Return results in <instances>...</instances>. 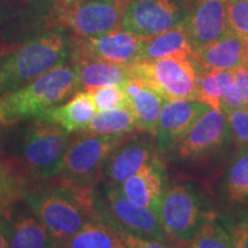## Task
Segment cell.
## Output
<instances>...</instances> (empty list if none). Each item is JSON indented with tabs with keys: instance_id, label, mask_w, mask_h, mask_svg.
Segmentation results:
<instances>
[{
	"instance_id": "cell-1",
	"label": "cell",
	"mask_w": 248,
	"mask_h": 248,
	"mask_svg": "<svg viewBox=\"0 0 248 248\" xmlns=\"http://www.w3.org/2000/svg\"><path fill=\"white\" fill-rule=\"evenodd\" d=\"M28 208L61 244L97 217L91 187L60 184L42 185L23 191Z\"/></svg>"
},
{
	"instance_id": "cell-2",
	"label": "cell",
	"mask_w": 248,
	"mask_h": 248,
	"mask_svg": "<svg viewBox=\"0 0 248 248\" xmlns=\"http://www.w3.org/2000/svg\"><path fill=\"white\" fill-rule=\"evenodd\" d=\"M71 59V40L61 29L43 31L0 59V97Z\"/></svg>"
},
{
	"instance_id": "cell-3",
	"label": "cell",
	"mask_w": 248,
	"mask_h": 248,
	"mask_svg": "<svg viewBox=\"0 0 248 248\" xmlns=\"http://www.w3.org/2000/svg\"><path fill=\"white\" fill-rule=\"evenodd\" d=\"M76 92H78V85L74 68L66 64L54 68L0 97V125L39 119Z\"/></svg>"
},
{
	"instance_id": "cell-4",
	"label": "cell",
	"mask_w": 248,
	"mask_h": 248,
	"mask_svg": "<svg viewBox=\"0 0 248 248\" xmlns=\"http://www.w3.org/2000/svg\"><path fill=\"white\" fill-rule=\"evenodd\" d=\"M69 145L68 133L60 126L36 119L21 133L16 175L47 181L60 175Z\"/></svg>"
},
{
	"instance_id": "cell-5",
	"label": "cell",
	"mask_w": 248,
	"mask_h": 248,
	"mask_svg": "<svg viewBox=\"0 0 248 248\" xmlns=\"http://www.w3.org/2000/svg\"><path fill=\"white\" fill-rule=\"evenodd\" d=\"M93 207L98 218L116 233L128 232L138 237L172 244L161 226L156 213L130 202L119 186L106 184L102 198L93 193Z\"/></svg>"
},
{
	"instance_id": "cell-6",
	"label": "cell",
	"mask_w": 248,
	"mask_h": 248,
	"mask_svg": "<svg viewBox=\"0 0 248 248\" xmlns=\"http://www.w3.org/2000/svg\"><path fill=\"white\" fill-rule=\"evenodd\" d=\"M133 77H139L166 100H198V68L193 55H173L132 64Z\"/></svg>"
},
{
	"instance_id": "cell-7",
	"label": "cell",
	"mask_w": 248,
	"mask_h": 248,
	"mask_svg": "<svg viewBox=\"0 0 248 248\" xmlns=\"http://www.w3.org/2000/svg\"><path fill=\"white\" fill-rule=\"evenodd\" d=\"M161 226L172 244L185 247L208 216L198 194L186 185H172L163 191L155 209Z\"/></svg>"
},
{
	"instance_id": "cell-8",
	"label": "cell",
	"mask_w": 248,
	"mask_h": 248,
	"mask_svg": "<svg viewBox=\"0 0 248 248\" xmlns=\"http://www.w3.org/2000/svg\"><path fill=\"white\" fill-rule=\"evenodd\" d=\"M128 137L129 135L100 136L82 132L68 145L59 175L62 182L90 187L93 179L100 173L110 152Z\"/></svg>"
},
{
	"instance_id": "cell-9",
	"label": "cell",
	"mask_w": 248,
	"mask_h": 248,
	"mask_svg": "<svg viewBox=\"0 0 248 248\" xmlns=\"http://www.w3.org/2000/svg\"><path fill=\"white\" fill-rule=\"evenodd\" d=\"M126 5L121 0H73L62 5L57 24L76 38L97 37L121 29Z\"/></svg>"
},
{
	"instance_id": "cell-10",
	"label": "cell",
	"mask_w": 248,
	"mask_h": 248,
	"mask_svg": "<svg viewBox=\"0 0 248 248\" xmlns=\"http://www.w3.org/2000/svg\"><path fill=\"white\" fill-rule=\"evenodd\" d=\"M184 0H133L128 2L121 29L147 39L184 26Z\"/></svg>"
},
{
	"instance_id": "cell-11",
	"label": "cell",
	"mask_w": 248,
	"mask_h": 248,
	"mask_svg": "<svg viewBox=\"0 0 248 248\" xmlns=\"http://www.w3.org/2000/svg\"><path fill=\"white\" fill-rule=\"evenodd\" d=\"M144 42V38L122 29L90 38H75L71 42V59H92L129 66L140 61Z\"/></svg>"
},
{
	"instance_id": "cell-12",
	"label": "cell",
	"mask_w": 248,
	"mask_h": 248,
	"mask_svg": "<svg viewBox=\"0 0 248 248\" xmlns=\"http://www.w3.org/2000/svg\"><path fill=\"white\" fill-rule=\"evenodd\" d=\"M231 140L225 114L210 107L173 146L183 160H194L212 154Z\"/></svg>"
},
{
	"instance_id": "cell-13",
	"label": "cell",
	"mask_w": 248,
	"mask_h": 248,
	"mask_svg": "<svg viewBox=\"0 0 248 248\" xmlns=\"http://www.w3.org/2000/svg\"><path fill=\"white\" fill-rule=\"evenodd\" d=\"M184 29L192 49L197 51L230 32L225 0H184Z\"/></svg>"
},
{
	"instance_id": "cell-14",
	"label": "cell",
	"mask_w": 248,
	"mask_h": 248,
	"mask_svg": "<svg viewBox=\"0 0 248 248\" xmlns=\"http://www.w3.org/2000/svg\"><path fill=\"white\" fill-rule=\"evenodd\" d=\"M156 159L155 148L146 138H126L108 155L102 166V177L108 185L120 186Z\"/></svg>"
},
{
	"instance_id": "cell-15",
	"label": "cell",
	"mask_w": 248,
	"mask_h": 248,
	"mask_svg": "<svg viewBox=\"0 0 248 248\" xmlns=\"http://www.w3.org/2000/svg\"><path fill=\"white\" fill-rule=\"evenodd\" d=\"M209 108L204 102L194 99H171L164 101L153 135L157 150L163 152L175 146L195 121Z\"/></svg>"
},
{
	"instance_id": "cell-16",
	"label": "cell",
	"mask_w": 248,
	"mask_h": 248,
	"mask_svg": "<svg viewBox=\"0 0 248 248\" xmlns=\"http://www.w3.org/2000/svg\"><path fill=\"white\" fill-rule=\"evenodd\" d=\"M8 248H63L32 213H2Z\"/></svg>"
},
{
	"instance_id": "cell-17",
	"label": "cell",
	"mask_w": 248,
	"mask_h": 248,
	"mask_svg": "<svg viewBox=\"0 0 248 248\" xmlns=\"http://www.w3.org/2000/svg\"><path fill=\"white\" fill-rule=\"evenodd\" d=\"M247 40L233 32L193 52V59L206 69L233 70L245 64Z\"/></svg>"
},
{
	"instance_id": "cell-18",
	"label": "cell",
	"mask_w": 248,
	"mask_h": 248,
	"mask_svg": "<svg viewBox=\"0 0 248 248\" xmlns=\"http://www.w3.org/2000/svg\"><path fill=\"white\" fill-rule=\"evenodd\" d=\"M131 66L92 59H76L73 68L76 74L78 91H92L102 86L124 84L133 77Z\"/></svg>"
},
{
	"instance_id": "cell-19",
	"label": "cell",
	"mask_w": 248,
	"mask_h": 248,
	"mask_svg": "<svg viewBox=\"0 0 248 248\" xmlns=\"http://www.w3.org/2000/svg\"><path fill=\"white\" fill-rule=\"evenodd\" d=\"M119 187L130 202L155 212L164 191L163 168L159 160L124 181Z\"/></svg>"
},
{
	"instance_id": "cell-20",
	"label": "cell",
	"mask_w": 248,
	"mask_h": 248,
	"mask_svg": "<svg viewBox=\"0 0 248 248\" xmlns=\"http://www.w3.org/2000/svg\"><path fill=\"white\" fill-rule=\"evenodd\" d=\"M94 105L89 92L78 91L66 104L58 105L39 117L60 126L68 135L77 131H84L95 115Z\"/></svg>"
},
{
	"instance_id": "cell-21",
	"label": "cell",
	"mask_w": 248,
	"mask_h": 248,
	"mask_svg": "<svg viewBox=\"0 0 248 248\" xmlns=\"http://www.w3.org/2000/svg\"><path fill=\"white\" fill-rule=\"evenodd\" d=\"M173 55H193L184 26L145 39L140 61H155Z\"/></svg>"
},
{
	"instance_id": "cell-22",
	"label": "cell",
	"mask_w": 248,
	"mask_h": 248,
	"mask_svg": "<svg viewBox=\"0 0 248 248\" xmlns=\"http://www.w3.org/2000/svg\"><path fill=\"white\" fill-rule=\"evenodd\" d=\"M164 101L166 99L147 84L128 98V107L135 116L138 130L154 135Z\"/></svg>"
},
{
	"instance_id": "cell-23",
	"label": "cell",
	"mask_w": 248,
	"mask_h": 248,
	"mask_svg": "<svg viewBox=\"0 0 248 248\" xmlns=\"http://www.w3.org/2000/svg\"><path fill=\"white\" fill-rule=\"evenodd\" d=\"M199 64V63H198ZM198 68V100L209 107L221 110V101L230 91L234 82L233 70L206 69Z\"/></svg>"
},
{
	"instance_id": "cell-24",
	"label": "cell",
	"mask_w": 248,
	"mask_h": 248,
	"mask_svg": "<svg viewBox=\"0 0 248 248\" xmlns=\"http://www.w3.org/2000/svg\"><path fill=\"white\" fill-rule=\"evenodd\" d=\"M63 248H124L120 235L94 217L64 244Z\"/></svg>"
},
{
	"instance_id": "cell-25",
	"label": "cell",
	"mask_w": 248,
	"mask_h": 248,
	"mask_svg": "<svg viewBox=\"0 0 248 248\" xmlns=\"http://www.w3.org/2000/svg\"><path fill=\"white\" fill-rule=\"evenodd\" d=\"M138 130L137 122L129 107L98 111L84 133L100 136H124Z\"/></svg>"
},
{
	"instance_id": "cell-26",
	"label": "cell",
	"mask_w": 248,
	"mask_h": 248,
	"mask_svg": "<svg viewBox=\"0 0 248 248\" xmlns=\"http://www.w3.org/2000/svg\"><path fill=\"white\" fill-rule=\"evenodd\" d=\"M225 192L233 202L248 200V146L240 147L225 176Z\"/></svg>"
},
{
	"instance_id": "cell-27",
	"label": "cell",
	"mask_w": 248,
	"mask_h": 248,
	"mask_svg": "<svg viewBox=\"0 0 248 248\" xmlns=\"http://www.w3.org/2000/svg\"><path fill=\"white\" fill-rule=\"evenodd\" d=\"M183 248H234L226 226L208 214L193 239Z\"/></svg>"
},
{
	"instance_id": "cell-28",
	"label": "cell",
	"mask_w": 248,
	"mask_h": 248,
	"mask_svg": "<svg viewBox=\"0 0 248 248\" xmlns=\"http://www.w3.org/2000/svg\"><path fill=\"white\" fill-rule=\"evenodd\" d=\"M233 74V85L221 101V110L224 114L248 105V67L244 64L235 68Z\"/></svg>"
},
{
	"instance_id": "cell-29",
	"label": "cell",
	"mask_w": 248,
	"mask_h": 248,
	"mask_svg": "<svg viewBox=\"0 0 248 248\" xmlns=\"http://www.w3.org/2000/svg\"><path fill=\"white\" fill-rule=\"evenodd\" d=\"M14 170L0 162V215L23 194V186Z\"/></svg>"
},
{
	"instance_id": "cell-30",
	"label": "cell",
	"mask_w": 248,
	"mask_h": 248,
	"mask_svg": "<svg viewBox=\"0 0 248 248\" xmlns=\"http://www.w3.org/2000/svg\"><path fill=\"white\" fill-rule=\"evenodd\" d=\"M86 92H89L97 113L98 111L115 109V108L128 107V98L124 92L123 84L102 86V88Z\"/></svg>"
},
{
	"instance_id": "cell-31",
	"label": "cell",
	"mask_w": 248,
	"mask_h": 248,
	"mask_svg": "<svg viewBox=\"0 0 248 248\" xmlns=\"http://www.w3.org/2000/svg\"><path fill=\"white\" fill-rule=\"evenodd\" d=\"M229 30L248 42V0H225Z\"/></svg>"
},
{
	"instance_id": "cell-32",
	"label": "cell",
	"mask_w": 248,
	"mask_h": 248,
	"mask_svg": "<svg viewBox=\"0 0 248 248\" xmlns=\"http://www.w3.org/2000/svg\"><path fill=\"white\" fill-rule=\"evenodd\" d=\"M230 129L231 140L238 147L248 146V106L225 114Z\"/></svg>"
},
{
	"instance_id": "cell-33",
	"label": "cell",
	"mask_w": 248,
	"mask_h": 248,
	"mask_svg": "<svg viewBox=\"0 0 248 248\" xmlns=\"http://www.w3.org/2000/svg\"><path fill=\"white\" fill-rule=\"evenodd\" d=\"M29 0H0V31L16 23L26 14Z\"/></svg>"
},
{
	"instance_id": "cell-34",
	"label": "cell",
	"mask_w": 248,
	"mask_h": 248,
	"mask_svg": "<svg viewBox=\"0 0 248 248\" xmlns=\"http://www.w3.org/2000/svg\"><path fill=\"white\" fill-rule=\"evenodd\" d=\"M224 225L231 235L234 248H248V210L238 213Z\"/></svg>"
},
{
	"instance_id": "cell-35",
	"label": "cell",
	"mask_w": 248,
	"mask_h": 248,
	"mask_svg": "<svg viewBox=\"0 0 248 248\" xmlns=\"http://www.w3.org/2000/svg\"><path fill=\"white\" fill-rule=\"evenodd\" d=\"M117 234L120 235L124 248H175L170 243L138 237L128 232H119Z\"/></svg>"
},
{
	"instance_id": "cell-36",
	"label": "cell",
	"mask_w": 248,
	"mask_h": 248,
	"mask_svg": "<svg viewBox=\"0 0 248 248\" xmlns=\"http://www.w3.org/2000/svg\"><path fill=\"white\" fill-rule=\"evenodd\" d=\"M0 248H8L7 234H6V224L2 215H0Z\"/></svg>"
},
{
	"instance_id": "cell-37",
	"label": "cell",
	"mask_w": 248,
	"mask_h": 248,
	"mask_svg": "<svg viewBox=\"0 0 248 248\" xmlns=\"http://www.w3.org/2000/svg\"><path fill=\"white\" fill-rule=\"evenodd\" d=\"M245 64L248 67V43L246 46V53H245Z\"/></svg>"
},
{
	"instance_id": "cell-38",
	"label": "cell",
	"mask_w": 248,
	"mask_h": 248,
	"mask_svg": "<svg viewBox=\"0 0 248 248\" xmlns=\"http://www.w3.org/2000/svg\"><path fill=\"white\" fill-rule=\"evenodd\" d=\"M121 1H124V2H130V1H133V0H121Z\"/></svg>"
},
{
	"instance_id": "cell-39",
	"label": "cell",
	"mask_w": 248,
	"mask_h": 248,
	"mask_svg": "<svg viewBox=\"0 0 248 248\" xmlns=\"http://www.w3.org/2000/svg\"><path fill=\"white\" fill-rule=\"evenodd\" d=\"M247 106H248V105H247Z\"/></svg>"
}]
</instances>
